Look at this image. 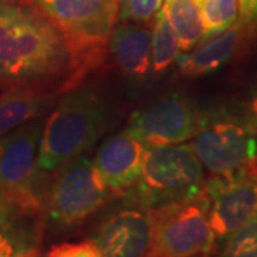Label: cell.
I'll use <instances>...</instances> for the list:
<instances>
[{"mask_svg":"<svg viewBox=\"0 0 257 257\" xmlns=\"http://www.w3.org/2000/svg\"><path fill=\"white\" fill-rule=\"evenodd\" d=\"M0 83L57 94L83 83L62 33L26 0H0Z\"/></svg>","mask_w":257,"mask_h":257,"instance_id":"6da1fadb","label":"cell"},{"mask_svg":"<svg viewBox=\"0 0 257 257\" xmlns=\"http://www.w3.org/2000/svg\"><path fill=\"white\" fill-rule=\"evenodd\" d=\"M106 101L93 86H77L63 93L42 127L37 163L56 172L82 156L104 135L109 126Z\"/></svg>","mask_w":257,"mask_h":257,"instance_id":"7a4b0ae2","label":"cell"},{"mask_svg":"<svg viewBox=\"0 0 257 257\" xmlns=\"http://www.w3.org/2000/svg\"><path fill=\"white\" fill-rule=\"evenodd\" d=\"M64 37L82 82L104 59L119 0H32Z\"/></svg>","mask_w":257,"mask_h":257,"instance_id":"3957f363","label":"cell"},{"mask_svg":"<svg viewBox=\"0 0 257 257\" xmlns=\"http://www.w3.org/2000/svg\"><path fill=\"white\" fill-rule=\"evenodd\" d=\"M204 182V167L190 143L146 147L140 179L124 196L156 207L200 194Z\"/></svg>","mask_w":257,"mask_h":257,"instance_id":"277c9868","label":"cell"},{"mask_svg":"<svg viewBox=\"0 0 257 257\" xmlns=\"http://www.w3.org/2000/svg\"><path fill=\"white\" fill-rule=\"evenodd\" d=\"M42 127L33 119L0 139V194L23 216H37L45 209L47 189L37 163Z\"/></svg>","mask_w":257,"mask_h":257,"instance_id":"5b68a950","label":"cell"},{"mask_svg":"<svg viewBox=\"0 0 257 257\" xmlns=\"http://www.w3.org/2000/svg\"><path fill=\"white\" fill-rule=\"evenodd\" d=\"M206 194L149 207L150 246L146 257L209 256L216 246Z\"/></svg>","mask_w":257,"mask_h":257,"instance_id":"8992f818","label":"cell"},{"mask_svg":"<svg viewBox=\"0 0 257 257\" xmlns=\"http://www.w3.org/2000/svg\"><path fill=\"white\" fill-rule=\"evenodd\" d=\"M213 176L233 173L251 165L257 157V130L244 116L224 109L206 110V119L190 143Z\"/></svg>","mask_w":257,"mask_h":257,"instance_id":"52a82bcc","label":"cell"},{"mask_svg":"<svg viewBox=\"0 0 257 257\" xmlns=\"http://www.w3.org/2000/svg\"><path fill=\"white\" fill-rule=\"evenodd\" d=\"M113 197L96 166L79 156L56 170L45 197L49 217L62 227H73L92 217Z\"/></svg>","mask_w":257,"mask_h":257,"instance_id":"ba28073f","label":"cell"},{"mask_svg":"<svg viewBox=\"0 0 257 257\" xmlns=\"http://www.w3.org/2000/svg\"><path fill=\"white\" fill-rule=\"evenodd\" d=\"M204 119L206 111L176 93L135 111L126 132L145 147L179 145L194 138Z\"/></svg>","mask_w":257,"mask_h":257,"instance_id":"9c48e42d","label":"cell"},{"mask_svg":"<svg viewBox=\"0 0 257 257\" xmlns=\"http://www.w3.org/2000/svg\"><path fill=\"white\" fill-rule=\"evenodd\" d=\"M209 223L216 240L226 239L257 216V176L251 165L204 182Z\"/></svg>","mask_w":257,"mask_h":257,"instance_id":"30bf717a","label":"cell"},{"mask_svg":"<svg viewBox=\"0 0 257 257\" xmlns=\"http://www.w3.org/2000/svg\"><path fill=\"white\" fill-rule=\"evenodd\" d=\"M128 200V206L106 214L93 231L101 257H146L152 236L149 207Z\"/></svg>","mask_w":257,"mask_h":257,"instance_id":"8fae6325","label":"cell"},{"mask_svg":"<svg viewBox=\"0 0 257 257\" xmlns=\"http://www.w3.org/2000/svg\"><path fill=\"white\" fill-rule=\"evenodd\" d=\"M145 145L127 132L107 139L97 150L93 163L113 197L127 194L138 184Z\"/></svg>","mask_w":257,"mask_h":257,"instance_id":"7c38bea8","label":"cell"},{"mask_svg":"<svg viewBox=\"0 0 257 257\" xmlns=\"http://www.w3.org/2000/svg\"><path fill=\"white\" fill-rule=\"evenodd\" d=\"M250 33L251 32L237 20L219 35L202 39L192 50L177 55L176 60L180 73L184 76H203L220 69L239 53Z\"/></svg>","mask_w":257,"mask_h":257,"instance_id":"4fadbf2b","label":"cell"},{"mask_svg":"<svg viewBox=\"0 0 257 257\" xmlns=\"http://www.w3.org/2000/svg\"><path fill=\"white\" fill-rule=\"evenodd\" d=\"M150 40V29L140 23L121 22L111 30L107 50L123 73L133 79H143L152 70Z\"/></svg>","mask_w":257,"mask_h":257,"instance_id":"5bb4252c","label":"cell"},{"mask_svg":"<svg viewBox=\"0 0 257 257\" xmlns=\"http://www.w3.org/2000/svg\"><path fill=\"white\" fill-rule=\"evenodd\" d=\"M59 94L29 84H5L0 94V138L50 110Z\"/></svg>","mask_w":257,"mask_h":257,"instance_id":"9a60e30c","label":"cell"},{"mask_svg":"<svg viewBox=\"0 0 257 257\" xmlns=\"http://www.w3.org/2000/svg\"><path fill=\"white\" fill-rule=\"evenodd\" d=\"M162 9L175 30L179 50H192L203 36L200 3L197 0H165Z\"/></svg>","mask_w":257,"mask_h":257,"instance_id":"2e32d148","label":"cell"},{"mask_svg":"<svg viewBox=\"0 0 257 257\" xmlns=\"http://www.w3.org/2000/svg\"><path fill=\"white\" fill-rule=\"evenodd\" d=\"M179 55V42L163 9L155 16L152 40H150V63L152 72L162 73L173 63Z\"/></svg>","mask_w":257,"mask_h":257,"instance_id":"e0dca14e","label":"cell"},{"mask_svg":"<svg viewBox=\"0 0 257 257\" xmlns=\"http://www.w3.org/2000/svg\"><path fill=\"white\" fill-rule=\"evenodd\" d=\"M200 18L203 25L202 39L219 35L237 22V0H203L200 3Z\"/></svg>","mask_w":257,"mask_h":257,"instance_id":"ac0fdd59","label":"cell"},{"mask_svg":"<svg viewBox=\"0 0 257 257\" xmlns=\"http://www.w3.org/2000/svg\"><path fill=\"white\" fill-rule=\"evenodd\" d=\"M221 241L219 257H257V216Z\"/></svg>","mask_w":257,"mask_h":257,"instance_id":"d6986e66","label":"cell"},{"mask_svg":"<svg viewBox=\"0 0 257 257\" xmlns=\"http://www.w3.org/2000/svg\"><path fill=\"white\" fill-rule=\"evenodd\" d=\"M165 0H119V19L130 23H146L155 19Z\"/></svg>","mask_w":257,"mask_h":257,"instance_id":"ffe728a7","label":"cell"},{"mask_svg":"<svg viewBox=\"0 0 257 257\" xmlns=\"http://www.w3.org/2000/svg\"><path fill=\"white\" fill-rule=\"evenodd\" d=\"M19 214L10 207L9 210L0 213V257H13V254L23 247H28L19 234L13 223Z\"/></svg>","mask_w":257,"mask_h":257,"instance_id":"44dd1931","label":"cell"},{"mask_svg":"<svg viewBox=\"0 0 257 257\" xmlns=\"http://www.w3.org/2000/svg\"><path fill=\"white\" fill-rule=\"evenodd\" d=\"M46 257H101V254L92 240H82L56 244L47 251Z\"/></svg>","mask_w":257,"mask_h":257,"instance_id":"7402d4cb","label":"cell"},{"mask_svg":"<svg viewBox=\"0 0 257 257\" xmlns=\"http://www.w3.org/2000/svg\"><path fill=\"white\" fill-rule=\"evenodd\" d=\"M240 23L253 32L257 28V0H237Z\"/></svg>","mask_w":257,"mask_h":257,"instance_id":"603a6c76","label":"cell"},{"mask_svg":"<svg viewBox=\"0 0 257 257\" xmlns=\"http://www.w3.org/2000/svg\"><path fill=\"white\" fill-rule=\"evenodd\" d=\"M244 114H246V117L250 121V124L257 130V89L253 92L250 100H248Z\"/></svg>","mask_w":257,"mask_h":257,"instance_id":"cb8c5ba5","label":"cell"},{"mask_svg":"<svg viewBox=\"0 0 257 257\" xmlns=\"http://www.w3.org/2000/svg\"><path fill=\"white\" fill-rule=\"evenodd\" d=\"M13 257H42L39 248L35 247V246H28V247H23L18 250Z\"/></svg>","mask_w":257,"mask_h":257,"instance_id":"d4e9b609","label":"cell"},{"mask_svg":"<svg viewBox=\"0 0 257 257\" xmlns=\"http://www.w3.org/2000/svg\"><path fill=\"white\" fill-rule=\"evenodd\" d=\"M10 209V206L8 204V202L3 199V196L0 194V213H3V211H6V210H9Z\"/></svg>","mask_w":257,"mask_h":257,"instance_id":"484cf974","label":"cell"},{"mask_svg":"<svg viewBox=\"0 0 257 257\" xmlns=\"http://www.w3.org/2000/svg\"><path fill=\"white\" fill-rule=\"evenodd\" d=\"M251 167H253V170H254V173H256V176H257V157L254 159V162L251 163Z\"/></svg>","mask_w":257,"mask_h":257,"instance_id":"4316f807","label":"cell"},{"mask_svg":"<svg viewBox=\"0 0 257 257\" xmlns=\"http://www.w3.org/2000/svg\"><path fill=\"white\" fill-rule=\"evenodd\" d=\"M197 2H199V3H202V2H203V0H197Z\"/></svg>","mask_w":257,"mask_h":257,"instance_id":"83f0119b","label":"cell"},{"mask_svg":"<svg viewBox=\"0 0 257 257\" xmlns=\"http://www.w3.org/2000/svg\"><path fill=\"white\" fill-rule=\"evenodd\" d=\"M197 257H200V256H197ZM202 257H206V256H202Z\"/></svg>","mask_w":257,"mask_h":257,"instance_id":"f1b7e54d","label":"cell"}]
</instances>
